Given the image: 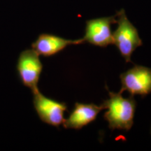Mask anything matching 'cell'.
Returning <instances> with one entry per match:
<instances>
[{
    "mask_svg": "<svg viewBox=\"0 0 151 151\" xmlns=\"http://www.w3.org/2000/svg\"><path fill=\"white\" fill-rule=\"evenodd\" d=\"M116 18V15L87 20L86 33L82 38L83 43L88 42L102 48L113 44L111 25L117 23Z\"/></svg>",
    "mask_w": 151,
    "mask_h": 151,
    "instance_id": "obj_6",
    "label": "cell"
},
{
    "mask_svg": "<svg viewBox=\"0 0 151 151\" xmlns=\"http://www.w3.org/2000/svg\"><path fill=\"white\" fill-rule=\"evenodd\" d=\"M19 78L24 86L29 88L32 92L38 89L43 65L39 55L33 49H26L20 52L16 65Z\"/></svg>",
    "mask_w": 151,
    "mask_h": 151,
    "instance_id": "obj_3",
    "label": "cell"
},
{
    "mask_svg": "<svg viewBox=\"0 0 151 151\" xmlns=\"http://www.w3.org/2000/svg\"><path fill=\"white\" fill-rule=\"evenodd\" d=\"M118 27L113 33V44H115L126 62H131L133 52L143 43L138 30L128 20L124 9L117 12Z\"/></svg>",
    "mask_w": 151,
    "mask_h": 151,
    "instance_id": "obj_2",
    "label": "cell"
},
{
    "mask_svg": "<svg viewBox=\"0 0 151 151\" xmlns=\"http://www.w3.org/2000/svg\"><path fill=\"white\" fill-rule=\"evenodd\" d=\"M103 109H104L102 105L76 103L74 109L62 124L66 129H80L84 126L93 122L100 111Z\"/></svg>",
    "mask_w": 151,
    "mask_h": 151,
    "instance_id": "obj_8",
    "label": "cell"
},
{
    "mask_svg": "<svg viewBox=\"0 0 151 151\" xmlns=\"http://www.w3.org/2000/svg\"><path fill=\"white\" fill-rule=\"evenodd\" d=\"M101 105L104 109H108L104 117L111 129L129 131L131 129L137 106L133 95L124 98L120 92H109V99L104 101Z\"/></svg>",
    "mask_w": 151,
    "mask_h": 151,
    "instance_id": "obj_1",
    "label": "cell"
},
{
    "mask_svg": "<svg viewBox=\"0 0 151 151\" xmlns=\"http://www.w3.org/2000/svg\"><path fill=\"white\" fill-rule=\"evenodd\" d=\"M83 43V39H66L51 34H41L32 44V48L39 55L50 57L65 49L70 45Z\"/></svg>",
    "mask_w": 151,
    "mask_h": 151,
    "instance_id": "obj_7",
    "label": "cell"
},
{
    "mask_svg": "<svg viewBox=\"0 0 151 151\" xmlns=\"http://www.w3.org/2000/svg\"><path fill=\"white\" fill-rule=\"evenodd\" d=\"M122 88L120 92L127 91L131 95L146 96L151 93V69L135 65L120 74Z\"/></svg>",
    "mask_w": 151,
    "mask_h": 151,
    "instance_id": "obj_5",
    "label": "cell"
},
{
    "mask_svg": "<svg viewBox=\"0 0 151 151\" xmlns=\"http://www.w3.org/2000/svg\"><path fill=\"white\" fill-rule=\"evenodd\" d=\"M32 93L34 106L41 121L57 127L63 124L64 113L67 109L66 104L46 97L39 90Z\"/></svg>",
    "mask_w": 151,
    "mask_h": 151,
    "instance_id": "obj_4",
    "label": "cell"
}]
</instances>
